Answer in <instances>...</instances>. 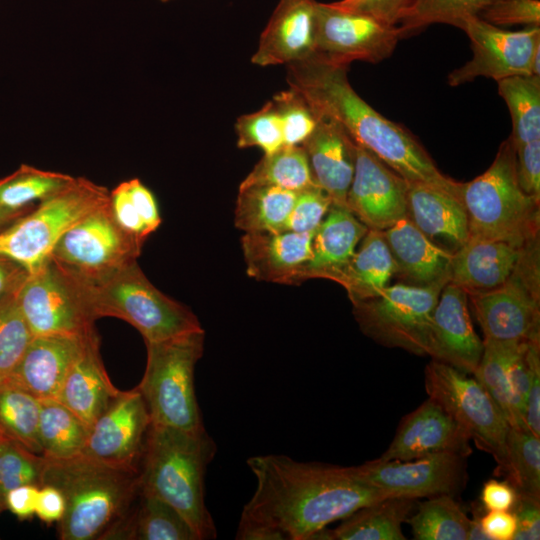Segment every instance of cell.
Here are the masks:
<instances>
[{"instance_id": "cell-1", "label": "cell", "mask_w": 540, "mask_h": 540, "mask_svg": "<svg viewBox=\"0 0 540 540\" xmlns=\"http://www.w3.org/2000/svg\"><path fill=\"white\" fill-rule=\"evenodd\" d=\"M256 490L245 504L238 540H312L330 523L390 497L353 466L299 462L285 455L247 459Z\"/></svg>"}, {"instance_id": "cell-2", "label": "cell", "mask_w": 540, "mask_h": 540, "mask_svg": "<svg viewBox=\"0 0 540 540\" xmlns=\"http://www.w3.org/2000/svg\"><path fill=\"white\" fill-rule=\"evenodd\" d=\"M286 66L289 87L305 98L318 117L337 122L407 183L426 184L461 201L462 182L444 175L407 129L385 118L356 93L347 78L348 66L317 55Z\"/></svg>"}, {"instance_id": "cell-3", "label": "cell", "mask_w": 540, "mask_h": 540, "mask_svg": "<svg viewBox=\"0 0 540 540\" xmlns=\"http://www.w3.org/2000/svg\"><path fill=\"white\" fill-rule=\"evenodd\" d=\"M216 444L206 429L185 431L152 424L138 470L139 486L174 507L199 540L216 537L204 494Z\"/></svg>"}, {"instance_id": "cell-4", "label": "cell", "mask_w": 540, "mask_h": 540, "mask_svg": "<svg viewBox=\"0 0 540 540\" xmlns=\"http://www.w3.org/2000/svg\"><path fill=\"white\" fill-rule=\"evenodd\" d=\"M45 458L42 485L58 488L66 503L64 516L57 523L59 538L106 539L139 491L138 473L103 464L83 454Z\"/></svg>"}, {"instance_id": "cell-5", "label": "cell", "mask_w": 540, "mask_h": 540, "mask_svg": "<svg viewBox=\"0 0 540 540\" xmlns=\"http://www.w3.org/2000/svg\"><path fill=\"white\" fill-rule=\"evenodd\" d=\"M469 238L525 244L539 236V200L523 192L511 140L503 141L490 167L461 186Z\"/></svg>"}, {"instance_id": "cell-6", "label": "cell", "mask_w": 540, "mask_h": 540, "mask_svg": "<svg viewBox=\"0 0 540 540\" xmlns=\"http://www.w3.org/2000/svg\"><path fill=\"white\" fill-rule=\"evenodd\" d=\"M79 284L96 319L115 317L124 320L140 332L145 342L166 340L203 329L189 308L149 281L137 261L98 282Z\"/></svg>"}, {"instance_id": "cell-7", "label": "cell", "mask_w": 540, "mask_h": 540, "mask_svg": "<svg viewBox=\"0 0 540 540\" xmlns=\"http://www.w3.org/2000/svg\"><path fill=\"white\" fill-rule=\"evenodd\" d=\"M203 329L145 342L146 367L137 386L152 424L185 431L205 429L194 387L195 366L204 352Z\"/></svg>"}, {"instance_id": "cell-8", "label": "cell", "mask_w": 540, "mask_h": 540, "mask_svg": "<svg viewBox=\"0 0 540 540\" xmlns=\"http://www.w3.org/2000/svg\"><path fill=\"white\" fill-rule=\"evenodd\" d=\"M108 201L106 187L85 177H74L0 231V255L32 272L51 256L71 227Z\"/></svg>"}, {"instance_id": "cell-9", "label": "cell", "mask_w": 540, "mask_h": 540, "mask_svg": "<svg viewBox=\"0 0 540 540\" xmlns=\"http://www.w3.org/2000/svg\"><path fill=\"white\" fill-rule=\"evenodd\" d=\"M484 339L540 340L539 237L530 240L500 286L468 293Z\"/></svg>"}, {"instance_id": "cell-10", "label": "cell", "mask_w": 540, "mask_h": 540, "mask_svg": "<svg viewBox=\"0 0 540 540\" xmlns=\"http://www.w3.org/2000/svg\"><path fill=\"white\" fill-rule=\"evenodd\" d=\"M446 283L388 285L378 296L352 303L354 317L377 343L427 355L432 313Z\"/></svg>"}, {"instance_id": "cell-11", "label": "cell", "mask_w": 540, "mask_h": 540, "mask_svg": "<svg viewBox=\"0 0 540 540\" xmlns=\"http://www.w3.org/2000/svg\"><path fill=\"white\" fill-rule=\"evenodd\" d=\"M18 307L34 336H84L95 329L79 282L49 257L16 288Z\"/></svg>"}, {"instance_id": "cell-12", "label": "cell", "mask_w": 540, "mask_h": 540, "mask_svg": "<svg viewBox=\"0 0 540 540\" xmlns=\"http://www.w3.org/2000/svg\"><path fill=\"white\" fill-rule=\"evenodd\" d=\"M424 384L437 402L470 436L489 452L501 471L506 458L509 424L492 397L474 376L432 359L425 368Z\"/></svg>"}, {"instance_id": "cell-13", "label": "cell", "mask_w": 540, "mask_h": 540, "mask_svg": "<svg viewBox=\"0 0 540 540\" xmlns=\"http://www.w3.org/2000/svg\"><path fill=\"white\" fill-rule=\"evenodd\" d=\"M142 247L116 223L108 201L71 227L50 257L73 278L89 284L137 261Z\"/></svg>"}, {"instance_id": "cell-14", "label": "cell", "mask_w": 540, "mask_h": 540, "mask_svg": "<svg viewBox=\"0 0 540 540\" xmlns=\"http://www.w3.org/2000/svg\"><path fill=\"white\" fill-rule=\"evenodd\" d=\"M471 42L472 58L448 75L450 86H459L478 77L499 81L512 76L531 75V61L540 47V26L510 31L495 26L479 16L461 21Z\"/></svg>"}, {"instance_id": "cell-15", "label": "cell", "mask_w": 540, "mask_h": 540, "mask_svg": "<svg viewBox=\"0 0 540 540\" xmlns=\"http://www.w3.org/2000/svg\"><path fill=\"white\" fill-rule=\"evenodd\" d=\"M465 458L445 451L404 461L377 458L353 468L362 480L390 497L454 496L466 481Z\"/></svg>"}, {"instance_id": "cell-16", "label": "cell", "mask_w": 540, "mask_h": 540, "mask_svg": "<svg viewBox=\"0 0 540 540\" xmlns=\"http://www.w3.org/2000/svg\"><path fill=\"white\" fill-rule=\"evenodd\" d=\"M401 37L398 26L318 2L315 55L328 62L378 63L391 56Z\"/></svg>"}, {"instance_id": "cell-17", "label": "cell", "mask_w": 540, "mask_h": 540, "mask_svg": "<svg viewBox=\"0 0 540 540\" xmlns=\"http://www.w3.org/2000/svg\"><path fill=\"white\" fill-rule=\"evenodd\" d=\"M151 426L148 408L138 388L120 391L91 425L81 454L138 473Z\"/></svg>"}, {"instance_id": "cell-18", "label": "cell", "mask_w": 540, "mask_h": 540, "mask_svg": "<svg viewBox=\"0 0 540 540\" xmlns=\"http://www.w3.org/2000/svg\"><path fill=\"white\" fill-rule=\"evenodd\" d=\"M408 183L356 143L355 169L346 205L368 228L383 231L408 216Z\"/></svg>"}, {"instance_id": "cell-19", "label": "cell", "mask_w": 540, "mask_h": 540, "mask_svg": "<svg viewBox=\"0 0 540 540\" xmlns=\"http://www.w3.org/2000/svg\"><path fill=\"white\" fill-rule=\"evenodd\" d=\"M483 352L475 332L465 289L447 282L433 310L427 355L457 370L473 375Z\"/></svg>"}, {"instance_id": "cell-20", "label": "cell", "mask_w": 540, "mask_h": 540, "mask_svg": "<svg viewBox=\"0 0 540 540\" xmlns=\"http://www.w3.org/2000/svg\"><path fill=\"white\" fill-rule=\"evenodd\" d=\"M467 432L433 399L406 415L386 451L378 458L411 460L438 452L471 453Z\"/></svg>"}, {"instance_id": "cell-21", "label": "cell", "mask_w": 540, "mask_h": 540, "mask_svg": "<svg viewBox=\"0 0 540 540\" xmlns=\"http://www.w3.org/2000/svg\"><path fill=\"white\" fill-rule=\"evenodd\" d=\"M316 0H279L264 31L252 63L289 65L312 57L316 51Z\"/></svg>"}, {"instance_id": "cell-22", "label": "cell", "mask_w": 540, "mask_h": 540, "mask_svg": "<svg viewBox=\"0 0 540 540\" xmlns=\"http://www.w3.org/2000/svg\"><path fill=\"white\" fill-rule=\"evenodd\" d=\"M95 332L84 336H34L7 381L40 401L56 400L72 363Z\"/></svg>"}, {"instance_id": "cell-23", "label": "cell", "mask_w": 540, "mask_h": 540, "mask_svg": "<svg viewBox=\"0 0 540 540\" xmlns=\"http://www.w3.org/2000/svg\"><path fill=\"white\" fill-rule=\"evenodd\" d=\"M315 231L245 232L241 239L250 277L280 284H298V275L312 254Z\"/></svg>"}, {"instance_id": "cell-24", "label": "cell", "mask_w": 540, "mask_h": 540, "mask_svg": "<svg viewBox=\"0 0 540 540\" xmlns=\"http://www.w3.org/2000/svg\"><path fill=\"white\" fill-rule=\"evenodd\" d=\"M301 146L316 184L331 198L332 204L347 207V193L355 169L356 142L337 122L318 117L315 129Z\"/></svg>"}, {"instance_id": "cell-25", "label": "cell", "mask_w": 540, "mask_h": 540, "mask_svg": "<svg viewBox=\"0 0 540 540\" xmlns=\"http://www.w3.org/2000/svg\"><path fill=\"white\" fill-rule=\"evenodd\" d=\"M119 392L106 372L95 332L72 363L56 400L91 427Z\"/></svg>"}, {"instance_id": "cell-26", "label": "cell", "mask_w": 540, "mask_h": 540, "mask_svg": "<svg viewBox=\"0 0 540 540\" xmlns=\"http://www.w3.org/2000/svg\"><path fill=\"white\" fill-rule=\"evenodd\" d=\"M527 243L469 238L452 255L448 282L467 293L496 288L512 274Z\"/></svg>"}, {"instance_id": "cell-27", "label": "cell", "mask_w": 540, "mask_h": 540, "mask_svg": "<svg viewBox=\"0 0 540 540\" xmlns=\"http://www.w3.org/2000/svg\"><path fill=\"white\" fill-rule=\"evenodd\" d=\"M368 228L348 209L331 204L315 231L312 254L298 275V284L310 278L334 280L347 265Z\"/></svg>"}, {"instance_id": "cell-28", "label": "cell", "mask_w": 540, "mask_h": 540, "mask_svg": "<svg viewBox=\"0 0 540 540\" xmlns=\"http://www.w3.org/2000/svg\"><path fill=\"white\" fill-rule=\"evenodd\" d=\"M383 235L395 261V275L416 286L448 282L453 253L432 242L408 216L383 230Z\"/></svg>"}, {"instance_id": "cell-29", "label": "cell", "mask_w": 540, "mask_h": 540, "mask_svg": "<svg viewBox=\"0 0 540 540\" xmlns=\"http://www.w3.org/2000/svg\"><path fill=\"white\" fill-rule=\"evenodd\" d=\"M106 539L121 540H199L197 534L170 504L139 491L122 519Z\"/></svg>"}, {"instance_id": "cell-30", "label": "cell", "mask_w": 540, "mask_h": 540, "mask_svg": "<svg viewBox=\"0 0 540 540\" xmlns=\"http://www.w3.org/2000/svg\"><path fill=\"white\" fill-rule=\"evenodd\" d=\"M408 217L429 238L444 237L458 247L469 239L468 220L462 202L438 188L408 183Z\"/></svg>"}, {"instance_id": "cell-31", "label": "cell", "mask_w": 540, "mask_h": 540, "mask_svg": "<svg viewBox=\"0 0 540 540\" xmlns=\"http://www.w3.org/2000/svg\"><path fill=\"white\" fill-rule=\"evenodd\" d=\"M396 273L383 231L368 229L360 248L333 281L341 284L352 303L378 296Z\"/></svg>"}, {"instance_id": "cell-32", "label": "cell", "mask_w": 540, "mask_h": 540, "mask_svg": "<svg viewBox=\"0 0 540 540\" xmlns=\"http://www.w3.org/2000/svg\"><path fill=\"white\" fill-rule=\"evenodd\" d=\"M415 500L387 497L359 508L335 529L324 528L313 539L404 540L402 524L415 508Z\"/></svg>"}, {"instance_id": "cell-33", "label": "cell", "mask_w": 540, "mask_h": 540, "mask_svg": "<svg viewBox=\"0 0 540 540\" xmlns=\"http://www.w3.org/2000/svg\"><path fill=\"white\" fill-rule=\"evenodd\" d=\"M297 192L268 185L239 186L235 226L245 232L284 231Z\"/></svg>"}, {"instance_id": "cell-34", "label": "cell", "mask_w": 540, "mask_h": 540, "mask_svg": "<svg viewBox=\"0 0 540 540\" xmlns=\"http://www.w3.org/2000/svg\"><path fill=\"white\" fill-rule=\"evenodd\" d=\"M90 426L57 400L40 405L38 438L47 458H69L82 453Z\"/></svg>"}, {"instance_id": "cell-35", "label": "cell", "mask_w": 540, "mask_h": 540, "mask_svg": "<svg viewBox=\"0 0 540 540\" xmlns=\"http://www.w3.org/2000/svg\"><path fill=\"white\" fill-rule=\"evenodd\" d=\"M109 205L122 230L143 244L161 224L155 196L138 178L122 181L109 191Z\"/></svg>"}, {"instance_id": "cell-36", "label": "cell", "mask_w": 540, "mask_h": 540, "mask_svg": "<svg viewBox=\"0 0 540 540\" xmlns=\"http://www.w3.org/2000/svg\"><path fill=\"white\" fill-rule=\"evenodd\" d=\"M512 120L509 139L514 149L540 139V77L512 76L497 81Z\"/></svg>"}, {"instance_id": "cell-37", "label": "cell", "mask_w": 540, "mask_h": 540, "mask_svg": "<svg viewBox=\"0 0 540 540\" xmlns=\"http://www.w3.org/2000/svg\"><path fill=\"white\" fill-rule=\"evenodd\" d=\"M248 185L275 186L297 193L318 186L301 145H283L272 153L264 154L240 184Z\"/></svg>"}, {"instance_id": "cell-38", "label": "cell", "mask_w": 540, "mask_h": 540, "mask_svg": "<svg viewBox=\"0 0 540 540\" xmlns=\"http://www.w3.org/2000/svg\"><path fill=\"white\" fill-rule=\"evenodd\" d=\"M417 540H468L471 519L454 496L438 495L420 503L405 521Z\"/></svg>"}, {"instance_id": "cell-39", "label": "cell", "mask_w": 540, "mask_h": 540, "mask_svg": "<svg viewBox=\"0 0 540 540\" xmlns=\"http://www.w3.org/2000/svg\"><path fill=\"white\" fill-rule=\"evenodd\" d=\"M41 401L21 387L5 381L0 383V432L41 454L38 421Z\"/></svg>"}, {"instance_id": "cell-40", "label": "cell", "mask_w": 540, "mask_h": 540, "mask_svg": "<svg viewBox=\"0 0 540 540\" xmlns=\"http://www.w3.org/2000/svg\"><path fill=\"white\" fill-rule=\"evenodd\" d=\"M498 474L507 476L518 496L540 501V437L509 427L505 464Z\"/></svg>"}, {"instance_id": "cell-41", "label": "cell", "mask_w": 540, "mask_h": 540, "mask_svg": "<svg viewBox=\"0 0 540 540\" xmlns=\"http://www.w3.org/2000/svg\"><path fill=\"white\" fill-rule=\"evenodd\" d=\"M74 176L22 164L12 174L0 179V206L12 210L33 207L55 194Z\"/></svg>"}, {"instance_id": "cell-42", "label": "cell", "mask_w": 540, "mask_h": 540, "mask_svg": "<svg viewBox=\"0 0 540 540\" xmlns=\"http://www.w3.org/2000/svg\"><path fill=\"white\" fill-rule=\"evenodd\" d=\"M521 341L483 340V352L473 376L492 397L506 418L512 420L508 369Z\"/></svg>"}, {"instance_id": "cell-43", "label": "cell", "mask_w": 540, "mask_h": 540, "mask_svg": "<svg viewBox=\"0 0 540 540\" xmlns=\"http://www.w3.org/2000/svg\"><path fill=\"white\" fill-rule=\"evenodd\" d=\"M496 0H412L398 24L402 37L435 23L455 27L470 16H478Z\"/></svg>"}, {"instance_id": "cell-44", "label": "cell", "mask_w": 540, "mask_h": 540, "mask_svg": "<svg viewBox=\"0 0 540 540\" xmlns=\"http://www.w3.org/2000/svg\"><path fill=\"white\" fill-rule=\"evenodd\" d=\"M16 288L0 298V383L8 380L33 338L18 307Z\"/></svg>"}, {"instance_id": "cell-45", "label": "cell", "mask_w": 540, "mask_h": 540, "mask_svg": "<svg viewBox=\"0 0 540 540\" xmlns=\"http://www.w3.org/2000/svg\"><path fill=\"white\" fill-rule=\"evenodd\" d=\"M46 465L44 455L34 453L20 443L0 437V501L11 489L22 485L41 487Z\"/></svg>"}, {"instance_id": "cell-46", "label": "cell", "mask_w": 540, "mask_h": 540, "mask_svg": "<svg viewBox=\"0 0 540 540\" xmlns=\"http://www.w3.org/2000/svg\"><path fill=\"white\" fill-rule=\"evenodd\" d=\"M235 131L239 148L258 147L269 154L284 145L281 118L272 100L258 111L238 117Z\"/></svg>"}, {"instance_id": "cell-47", "label": "cell", "mask_w": 540, "mask_h": 540, "mask_svg": "<svg viewBox=\"0 0 540 540\" xmlns=\"http://www.w3.org/2000/svg\"><path fill=\"white\" fill-rule=\"evenodd\" d=\"M282 123L284 145H301L315 129L318 116L305 98L289 87L273 96Z\"/></svg>"}, {"instance_id": "cell-48", "label": "cell", "mask_w": 540, "mask_h": 540, "mask_svg": "<svg viewBox=\"0 0 540 540\" xmlns=\"http://www.w3.org/2000/svg\"><path fill=\"white\" fill-rule=\"evenodd\" d=\"M331 204V198L319 186L298 192L284 231L296 233L316 231Z\"/></svg>"}, {"instance_id": "cell-49", "label": "cell", "mask_w": 540, "mask_h": 540, "mask_svg": "<svg viewBox=\"0 0 540 540\" xmlns=\"http://www.w3.org/2000/svg\"><path fill=\"white\" fill-rule=\"evenodd\" d=\"M478 16L495 26H540V1L496 0Z\"/></svg>"}, {"instance_id": "cell-50", "label": "cell", "mask_w": 540, "mask_h": 540, "mask_svg": "<svg viewBox=\"0 0 540 540\" xmlns=\"http://www.w3.org/2000/svg\"><path fill=\"white\" fill-rule=\"evenodd\" d=\"M412 0H340L337 8L371 17L390 26H398Z\"/></svg>"}, {"instance_id": "cell-51", "label": "cell", "mask_w": 540, "mask_h": 540, "mask_svg": "<svg viewBox=\"0 0 540 540\" xmlns=\"http://www.w3.org/2000/svg\"><path fill=\"white\" fill-rule=\"evenodd\" d=\"M519 185L528 196L540 201V139L515 149Z\"/></svg>"}, {"instance_id": "cell-52", "label": "cell", "mask_w": 540, "mask_h": 540, "mask_svg": "<svg viewBox=\"0 0 540 540\" xmlns=\"http://www.w3.org/2000/svg\"><path fill=\"white\" fill-rule=\"evenodd\" d=\"M512 512L517 523L513 540H538L540 538V501L517 496Z\"/></svg>"}, {"instance_id": "cell-53", "label": "cell", "mask_w": 540, "mask_h": 540, "mask_svg": "<svg viewBox=\"0 0 540 540\" xmlns=\"http://www.w3.org/2000/svg\"><path fill=\"white\" fill-rule=\"evenodd\" d=\"M517 496L515 488L507 480L490 479L483 485L481 502L487 511H510Z\"/></svg>"}, {"instance_id": "cell-54", "label": "cell", "mask_w": 540, "mask_h": 540, "mask_svg": "<svg viewBox=\"0 0 540 540\" xmlns=\"http://www.w3.org/2000/svg\"><path fill=\"white\" fill-rule=\"evenodd\" d=\"M66 508L62 492L55 486L44 484L39 488L35 515L44 523H58Z\"/></svg>"}, {"instance_id": "cell-55", "label": "cell", "mask_w": 540, "mask_h": 540, "mask_svg": "<svg viewBox=\"0 0 540 540\" xmlns=\"http://www.w3.org/2000/svg\"><path fill=\"white\" fill-rule=\"evenodd\" d=\"M39 488L28 484L11 489L5 496L6 509L22 521L31 519L36 513Z\"/></svg>"}, {"instance_id": "cell-56", "label": "cell", "mask_w": 540, "mask_h": 540, "mask_svg": "<svg viewBox=\"0 0 540 540\" xmlns=\"http://www.w3.org/2000/svg\"><path fill=\"white\" fill-rule=\"evenodd\" d=\"M479 522L488 540H513L517 527L513 512L488 511Z\"/></svg>"}, {"instance_id": "cell-57", "label": "cell", "mask_w": 540, "mask_h": 540, "mask_svg": "<svg viewBox=\"0 0 540 540\" xmlns=\"http://www.w3.org/2000/svg\"><path fill=\"white\" fill-rule=\"evenodd\" d=\"M26 275L22 266L0 255V298L16 288Z\"/></svg>"}, {"instance_id": "cell-58", "label": "cell", "mask_w": 540, "mask_h": 540, "mask_svg": "<svg viewBox=\"0 0 540 540\" xmlns=\"http://www.w3.org/2000/svg\"><path fill=\"white\" fill-rule=\"evenodd\" d=\"M33 207L21 210H12L0 206V231L4 230L19 217L30 211Z\"/></svg>"}, {"instance_id": "cell-59", "label": "cell", "mask_w": 540, "mask_h": 540, "mask_svg": "<svg viewBox=\"0 0 540 540\" xmlns=\"http://www.w3.org/2000/svg\"><path fill=\"white\" fill-rule=\"evenodd\" d=\"M4 509H6L5 503L2 502V501H0V513H1Z\"/></svg>"}, {"instance_id": "cell-60", "label": "cell", "mask_w": 540, "mask_h": 540, "mask_svg": "<svg viewBox=\"0 0 540 540\" xmlns=\"http://www.w3.org/2000/svg\"><path fill=\"white\" fill-rule=\"evenodd\" d=\"M158 1L163 2V3H166V2H169V1H171V0H158Z\"/></svg>"}, {"instance_id": "cell-61", "label": "cell", "mask_w": 540, "mask_h": 540, "mask_svg": "<svg viewBox=\"0 0 540 540\" xmlns=\"http://www.w3.org/2000/svg\"><path fill=\"white\" fill-rule=\"evenodd\" d=\"M2 433L0 432V437H1Z\"/></svg>"}]
</instances>
